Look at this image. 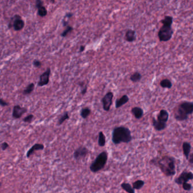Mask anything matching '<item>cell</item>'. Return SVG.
I'll return each instance as SVG.
<instances>
[{
    "label": "cell",
    "mask_w": 193,
    "mask_h": 193,
    "mask_svg": "<svg viewBox=\"0 0 193 193\" xmlns=\"http://www.w3.org/2000/svg\"><path fill=\"white\" fill-rule=\"evenodd\" d=\"M188 116L192 114L193 112V103L190 101H185L180 103L178 106Z\"/></svg>",
    "instance_id": "10"
},
{
    "label": "cell",
    "mask_w": 193,
    "mask_h": 193,
    "mask_svg": "<svg viewBox=\"0 0 193 193\" xmlns=\"http://www.w3.org/2000/svg\"><path fill=\"white\" fill-rule=\"evenodd\" d=\"M33 64L36 67H39L41 66V62L39 61V60H35L34 61Z\"/></svg>",
    "instance_id": "35"
},
{
    "label": "cell",
    "mask_w": 193,
    "mask_h": 193,
    "mask_svg": "<svg viewBox=\"0 0 193 193\" xmlns=\"http://www.w3.org/2000/svg\"><path fill=\"white\" fill-rule=\"evenodd\" d=\"M191 149V145L188 142H184L182 144V150H183V154L184 155L186 160H188L189 155L190 154Z\"/></svg>",
    "instance_id": "19"
},
{
    "label": "cell",
    "mask_w": 193,
    "mask_h": 193,
    "mask_svg": "<svg viewBox=\"0 0 193 193\" xmlns=\"http://www.w3.org/2000/svg\"><path fill=\"white\" fill-rule=\"evenodd\" d=\"M174 31L172 26H162L158 32V37L160 41L167 42L171 39Z\"/></svg>",
    "instance_id": "4"
},
{
    "label": "cell",
    "mask_w": 193,
    "mask_h": 193,
    "mask_svg": "<svg viewBox=\"0 0 193 193\" xmlns=\"http://www.w3.org/2000/svg\"><path fill=\"white\" fill-rule=\"evenodd\" d=\"M0 105L2 106H5L9 105V103H8L6 101L2 99H0Z\"/></svg>",
    "instance_id": "36"
},
{
    "label": "cell",
    "mask_w": 193,
    "mask_h": 193,
    "mask_svg": "<svg viewBox=\"0 0 193 193\" xmlns=\"http://www.w3.org/2000/svg\"><path fill=\"white\" fill-rule=\"evenodd\" d=\"M85 49H86L85 45H81V46L80 47V48H79V52H84V51H85Z\"/></svg>",
    "instance_id": "40"
},
{
    "label": "cell",
    "mask_w": 193,
    "mask_h": 193,
    "mask_svg": "<svg viewBox=\"0 0 193 193\" xmlns=\"http://www.w3.org/2000/svg\"><path fill=\"white\" fill-rule=\"evenodd\" d=\"M160 86L163 88L171 89L172 87V83L171 81L168 79H162L160 82Z\"/></svg>",
    "instance_id": "21"
},
{
    "label": "cell",
    "mask_w": 193,
    "mask_h": 193,
    "mask_svg": "<svg viewBox=\"0 0 193 193\" xmlns=\"http://www.w3.org/2000/svg\"><path fill=\"white\" fill-rule=\"evenodd\" d=\"M87 91V86H85L82 90H81V94L82 95H84L86 92Z\"/></svg>",
    "instance_id": "37"
},
{
    "label": "cell",
    "mask_w": 193,
    "mask_h": 193,
    "mask_svg": "<svg viewBox=\"0 0 193 193\" xmlns=\"http://www.w3.org/2000/svg\"><path fill=\"white\" fill-rule=\"evenodd\" d=\"M43 6V2L42 1H40V0H38L36 1V7L38 9L40 7Z\"/></svg>",
    "instance_id": "34"
},
{
    "label": "cell",
    "mask_w": 193,
    "mask_h": 193,
    "mask_svg": "<svg viewBox=\"0 0 193 193\" xmlns=\"http://www.w3.org/2000/svg\"><path fill=\"white\" fill-rule=\"evenodd\" d=\"M88 152V149L86 147L80 146L78 149L75 150L73 154V156L75 160H79L85 158L87 155Z\"/></svg>",
    "instance_id": "8"
},
{
    "label": "cell",
    "mask_w": 193,
    "mask_h": 193,
    "mask_svg": "<svg viewBox=\"0 0 193 193\" xmlns=\"http://www.w3.org/2000/svg\"><path fill=\"white\" fill-rule=\"evenodd\" d=\"M168 119H169V113L166 110H161L157 116V120L161 123H167Z\"/></svg>",
    "instance_id": "17"
},
{
    "label": "cell",
    "mask_w": 193,
    "mask_h": 193,
    "mask_svg": "<svg viewBox=\"0 0 193 193\" xmlns=\"http://www.w3.org/2000/svg\"><path fill=\"white\" fill-rule=\"evenodd\" d=\"M44 149V145L42 143H36L33 145L31 147V149H29L27 152L26 156L27 158H30L32 155L34 154L36 151H40V150H43Z\"/></svg>",
    "instance_id": "15"
},
{
    "label": "cell",
    "mask_w": 193,
    "mask_h": 193,
    "mask_svg": "<svg viewBox=\"0 0 193 193\" xmlns=\"http://www.w3.org/2000/svg\"><path fill=\"white\" fill-rule=\"evenodd\" d=\"M1 186H2V183L0 182V188L1 187Z\"/></svg>",
    "instance_id": "41"
},
{
    "label": "cell",
    "mask_w": 193,
    "mask_h": 193,
    "mask_svg": "<svg viewBox=\"0 0 193 193\" xmlns=\"http://www.w3.org/2000/svg\"><path fill=\"white\" fill-rule=\"evenodd\" d=\"M51 70L48 67L43 74L40 76V79L38 85L40 87H43L45 85H47L49 82V76L51 74Z\"/></svg>",
    "instance_id": "9"
},
{
    "label": "cell",
    "mask_w": 193,
    "mask_h": 193,
    "mask_svg": "<svg viewBox=\"0 0 193 193\" xmlns=\"http://www.w3.org/2000/svg\"><path fill=\"white\" fill-rule=\"evenodd\" d=\"M175 119L178 121H184L189 119V116L178 106L175 113Z\"/></svg>",
    "instance_id": "12"
},
{
    "label": "cell",
    "mask_w": 193,
    "mask_h": 193,
    "mask_svg": "<svg viewBox=\"0 0 193 193\" xmlns=\"http://www.w3.org/2000/svg\"><path fill=\"white\" fill-rule=\"evenodd\" d=\"M48 13L47 10L44 7V6L40 7L38 9V14L41 17H45Z\"/></svg>",
    "instance_id": "28"
},
{
    "label": "cell",
    "mask_w": 193,
    "mask_h": 193,
    "mask_svg": "<svg viewBox=\"0 0 193 193\" xmlns=\"http://www.w3.org/2000/svg\"><path fill=\"white\" fill-rule=\"evenodd\" d=\"M132 139L130 130L125 126H118L114 128L112 134V140L114 145L121 143H129Z\"/></svg>",
    "instance_id": "2"
},
{
    "label": "cell",
    "mask_w": 193,
    "mask_h": 193,
    "mask_svg": "<svg viewBox=\"0 0 193 193\" xmlns=\"http://www.w3.org/2000/svg\"><path fill=\"white\" fill-rule=\"evenodd\" d=\"M152 126L154 127V129L158 132H160V131L164 130L167 126L166 123L159 122L155 117H152Z\"/></svg>",
    "instance_id": "13"
},
{
    "label": "cell",
    "mask_w": 193,
    "mask_h": 193,
    "mask_svg": "<svg viewBox=\"0 0 193 193\" xmlns=\"http://www.w3.org/2000/svg\"><path fill=\"white\" fill-rule=\"evenodd\" d=\"M9 145L7 142H3V143L1 144V149H2L3 151L6 150V149L9 148Z\"/></svg>",
    "instance_id": "33"
},
{
    "label": "cell",
    "mask_w": 193,
    "mask_h": 193,
    "mask_svg": "<svg viewBox=\"0 0 193 193\" xmlns=\"http://www.w3.org/2000/svg\"><path fill=\"white\" fill-rule=\"evenodd\" d=\"M27 112V110L26 108L21 107L20 105H15L13 108V117L15 119H20L23 114L26 113Z\"/></svg>",
    "instance_id": "11"
},
{
    "label": "cell",
    "mask_w": 193,
    "mask_h": 193,
    "mask_svg": "<svg viewBox=\"0 0 193 193\" xmlns=\"http://www.w3.org/2000/svg\"><path fill=\"white\" fill-rule=\"evenodd\" d=\"M145 184V181H143V180H137L133 182L132 187L134 190H140L144 186Z\"/></svg>",
    "instance_id": "26"
},
{
    "label": "cell",
    "mask_w": 193,
    "mask_h": 193,
    "mask_svg": "<svg viewBox=\"0 0 193 193\" xmlns=\"http://www.w3.org/2000/svg\"><path fill=\"white\" fill-rule=\"evenodd\" d=\"M129 97L127 95H124L120 98L117 99L115 101V107L116 109H119L123 106V105H125L129 101Z\"/></svg>",
    "instance_id": "16"
},
{
    "label": "cell",
    "mask_w": 193,
    "mask_h": 193,
    "mask_svg": "<svg viewBox=\"0 0 193 193\" xmlns=\"http://www.w3.org/2000/svg\"><path fill=\"white\" fill-rule=\"evenodd\" d=\"M73 30V27L69 25V26L66 27V29L62 32V33L61 34V36L63 38H65Z\"/></svg>",
    "instance_id": "30"
},
{
    "label": "cell",
    "mask_w": 193,
    "mask_h": 193,
    "mask_svg": "<svg viewBox=\"0 0 193 193\" xmlns=\"http://www.w3.org/2000/svg\"><path fill=\"white\" fill-rule=\"evenodd\" d=\"M106 144V139L104 134L103 132H100L98 135V145L100 147H104Z\"/></svg>",
    "instance_id": "23"
},
{
    "label": "cell",
    "mask_w": 193,
    "mask_h": 193,
    "mask_svg": "<svg viewBox=\"0 0 193 193\" xmlns=\"http://www.w3.org/2000/svg\"><path fill=\"white\" fill-rule=\"evenodd\" d=\"M73 16V14L72 13H67L66 14V15H65V16L64 17V19H66V18L69 19L70 18L72 17Z\"/></svg>",
    "instance_id": "39"
},
{
    "label": "cell",
    "mask_w": 193,
    "mask_h": 193,
    "mask_svg": "<svg viewBox=\"0 0 193 193\" xmlns=\"http://www.w3.org/2000/svg\"><path fill=\"white\" fill-rule=\"evenodd\" d=\"M121 187L123 188V190L126 191L128 193H136L135 190L132 188V185L129 183L127 182H123L121 185Z\"/></svg>",
    "instance_id": "24"
},
{
    "label": "cell",
    "mask_w": 193,
    "mask_h": 193,
    "mask_svg": "<svg viewBox=\"0 0 193 193\" xmlns=\"http://www.w3.org/2000/svg\"><path fill=\"white\" fill-rule=\"evenodd\" d=\"M12 21L13 22H10L9 23V28H11V27L13 26L14 30L16 31H21L24 28L25 22L19 15H15L12 18Z\"/></svg>",
    "instance_id": "7"
},
{
    "label": "cell",
    "mask_w": 193,
    "mask_h": 193,
    "mask_svg": "<svg viewBox=\"0 0 193 193\" xmlns=\"http://www.w3.org/2000/svg\"><path fill=\"white\" fill-rule=\"evenodd\" d=\"M160 22L162 23V26L171 27L173 22V18L171 16H165Z\"/></svg>",
    "instance_id": "20"
},
{
    "label": "cell",
    "mask_w": 193,
    "mask_h": 193,
    "mask_svg": "<svg viewBox=\"0 0 193 193\" xmlns=\"http://www.w3.org/2000/svg\"><path fill=\"white\" fill-rule=\"evenodd\" d=\"M114 97L112 92H107L104 97H102L101 101L103 105V108L106 112L110 111V106L113 103V99Z\"/></svg>",
    "instance_id": "5"
},
{
    "label": "cell",
    "mask_w": 193,
    "mask_h": 193,
    "mask_svg": "<svg viewBox=\"0 0 193 193\" xmlns=\"http://www.w3.org/2000/svg\"><path fill=\"white\" fill-rule=\"evenodd\" d=\"M142 78V75L138 71L134 72L130 77V80L134 83H136V82H139Z\"/></svg>",
    "instance_id": "22"
},
{
    "label": "cell",
    "mask_w": 193,
    "mask_h": 193,
    "mask_svg": "<svg viewBox=\"0 0 193 193\" xmlns=\"http://www.w3.org/2000/svg\"><path fill=\"white\" fill-rule=\"evenodd\" d=\"M132 113L136 119H142L144 115V111L142 108L138 106L133 107L132 109Z\"/></svg>",
    "instance_id": "18"
},
{
    "label": "cell",
    "mask_w": 193,
    "mask_h": 193,
    "mask_svg": "<svg viewBox=\"0 0 193 193\" xmlns=\"http://www.w3.org/2000/svg\"><path fill=\"white\" fill-rule=\"evenodd\" d=\"M91 113V110H90V108H89L88 107H85L82 108L80 112V115L82 117V118L83 119H87L88 117L90 115Z\"/></svg>",
    "instance_id": "25"
},
{
    "label": "cell",
    "mask_w": 193,
    "mask_h": 193,
    "mask_svg": "<svg viewBox=\"0 0 193 193\" xmlns=\"http://www.w3.org/2000/svg\"><path fill=\"white\" fill-rule=\"evenodd\" d=\"M193 179V174L191 172L183 171L177 178L175 180L177 184L182 185Z\"/></svg>",
    "instance_id": "6"
},
{
    "label": "cell",
    "mask_w": 193,
    "mask_h": 193,
    "mask_svg": "<svg viewBox=\"0 0 193 193\" xmlns=\"http://www.w3.org/2000/svg\"><path fill=\"white\" fill-rule=\"evenodd\" d=\"M125 39L126 41L129 43H132L135 41L136 39V32L132 29L127 30L125 33Z\"/></svg>",
    "instance_id": "14"
},
{
    "label": "cell",
    "mask_w": 193,
    "mask_h": 193,
    "mask_svg": "<svg viewBox=\"0 0 193 193\" xmlns=\"http://www.w3.org/2000/svg\"><path fill=\"white\" fill-rule=\"evenodd\" d=\"M33 118H34V116L32 114H30V115L27 116L25 119H23V121L25 123H30L32 121Z\"/></svg>",
    "instance_id": "32"
},
{
    "label": "cell",
    "mask_w": 193,
    "mask_h": 193,
    "mask_svg": "<svg viewBox=\"0 0 193 193\" xmlns=\"http://www.w3.org/2000/svg\"><path fill=\"white\" fill-rule=\"evenodd\" d=\"M108 158L106 151H103L97 156L95 160L92 162L90 167V171L92 173H97L101 171L105 167Z\"/></svg>",
    "instance_id": "3"
},
{
    "label": "cell",
    "mask_w": 193,
    "mask_h": 193,
    "mask_svg": "<svg viewBox=\"0 0 193 193\" xmlns=\"http://www.w3.org/2000/svg\"><path fill=\"white\" fill-rule=\"evenodd\" d=\"M151 162L154 164L158 165L162 173L166 177H172L176 173L175 172V158L170 156H164L158 160V162L152 159Z\"/></svg>",
    "instance_id": "1"
},
{
    "label": "cell",
    "mask_w": 193,
    "mask_h": 193,
    "mask_svg": "<svg viewBox=\"0 0 193 193\" xmlns=\"http://www.w3.org/2000/svg\"><path fill=\"white\" fill-rule=\"evenodd\" d=\"M34 88H35V84H34V83H30L27 86V87L25 90H23V93L24 95L30 94L31 92H32V91L34 90Z\"/></svg>",
    "instance_id": "27"
},
{
    "label": "cell",
    "mask_w": 193,
    "mask_h": 193,
    "mask_svg": "<svg viewBox=\"0 0 193 193\" xmlns=\"http://www.w3.org/2000/svg\"><path fill=\"white\" fill-rule=\"evenodd\" d=\"M69 119H70V116L69 115V113L67 112H66L61 117H60V119H59V120L58 121V125H61L62 124L64 123L66 120Z\"/></svg>",
    "instance_id": "29"
},
{
    "label": "cell",
    "mask_w": 193,
    "mask_h": 193,
    "mask_svg": "<svg viewBox=\"0 0 193 193\" xmlns=\"http://www.w3.org/2000/svg\"><path fill=\"white\" fill-rule=\"evenodd\" d=\"M188 160H189V162L191 164H193V154H190V155H189V159H188Z\"/></svg>",
    "instance_id": "38"
},
{
    "label": "cell",
    "mask_w": 193,
    "mask_h": 193,
    "mask_svg": "<svg viewBox=\"0 0 193 193\" xmlns=\"http://www.w3.org/2000/svg\"><path fill=\"white\" fill-rule=\"evenodd\" d=\"M182 188L185 191H190V190H192V188H193L192 185L191 184H189L188 182L184 183V184H182Z\"/></svg>",
    "instance_id": "31"
}]
</instances>
